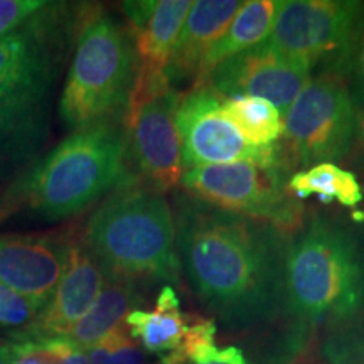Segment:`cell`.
<instances>
[{
	"mask_svg": "<svg viewBox=\"0 0 364 364\" xmlns=\"http://www.w3.org/2000/svg\"><path fill=\"white\" fill-rule=\"evenodd\" d=\"M176 250L199 302L231 331L284 312L289 236L182 193L176 198Z\"/></svg>",
	"mask_w": 364,
	"mask_h": 364,
	"instance_id": "cell-1",
	"label": "cell"
},
{
	"mask_svg": "<svg viewBox=\"0 0 364 364\" xmlns=\"http://www.w3.org/2000/svg\"><path fill=\"white\" fill-rule=\"evenodd\" d=\"M364 311V245L351 228L317 215L289 236L284 312L306 327L351 322Z\"/></svg>",
	"mask_w": 364,
	"mask_h": 364,
	"instance_id": "cell-2",
	"label": "cell"
},
{
	"mask_svg": "<svg viewBox=\"0 0 364 364\" xmlns=\"http://www.w3.org/2000/svg\"><path fill=\"white\" fill-rule=\"evenodd\" d=\"M81 236L107 279L135 284H181L176 225L164 194L127 179L81 228Z\"/></svg>",
	"mask_w": 364,
	"mask_h": 364,
	"instance_id": "cell-3",
	"label": "cell"
},
{
	"mask_svg": "<svg viewBox=\"0 0 364 364\" xmlns=\"http://www.w3.org/2000/svg\"><path fill=\"white\" fill-rule=\"evenodd\" d=\"M130 177L125 124L88 125L39 159L26 179L24 206L46 221L70 220Z\"/></svg>",
	"mask_w": 364,
	"mask_h": 364,
	"instance_id": "cell-4",
	"label": "cell"
},
{
	"mask_svg": "<svg viewBox=\"0 0 364 364\" xmlns=\"http://www.w3.org/2000/svg\"><path fill=\"white\" fill-rule=\"evenodd\" d=\"M136 73L139 54L129 26L95 4L81 27L59 100L63 124L71 132L103 122L125 124Z\"/></svg>",
	"mask_w": 364,
	"mask_h": 364,
	"instance_id": "cell-5",
	"label": "cell"
},
{
	"mask_svg": "<svg viewBox=\"0 0 364 364\" xmlns=\"http://www.w3.org/2000/svg\"><path fill=\"white\" fill-rule=\"evenodd\" d=\"M364 26V6L349 0H277L267 43L299 65H326L344 78L351 71Z\"/></svg>",
	"mask_w": 364,
	"mask_h": 364,
	"instance_id": "cell-6",
	"label": "cell"
},
{
	"mask_svg": "<svg viewBox=\"0 0 364 364\" xmlns=\"http://www.w3.org/2000/svg\"><path fill=\"white\" fill-rule=\"evenodd\" d=\"M290 169L252 162L220 164L186 171V194L223 211L252 218L294 235L304 225V204L289 191Z\"/></svg>",
	"mask_w": 364,
	"mask_h": 364,
	"instance_id": "cell-7",
	"label": "cell"
},
{
	"mask_svg": "<svg viewBox=\"0 0 364 364\" xmlns=\"http://www.w3.org/2000/svg\"><path fill=\"white\" fill-rule=\"evenodd\" d=\"M359 125L361 113L344 78L322 73L284 115L282 149L290 169L344 161L356 142Z\"/></svg>",
	"mask_w": 364,
	"mask_h": 364,
	"instance_id": "cell-8",
	"label": "cell"
},
{
	"mask_svg": "<svg viewBox=\"0 0 364 364\" xmlns=\"http://www.w3.org/2000/svg\"><path fill=\"white\" fill-rule=\"evenodd\" d=\"M91 9V2H44L31 19L0 38V78L51 100Z\"/></svg>",
	"mask_w": 364,
	"mask_h": 364,
	"instance_id": "cell-9",
	"label": "cell"
},
{
	"mask_svg": "<svg viewBox=\"0 0 364 364\" xmlns=\"http://www.w3.org/2000/svg\"><path fill=\"white\" fill-rule=\"evenodd\" d=\"M177 130L181 135L182 171L220 164L252 162L260 166H285L282 144L253 147L223 112V97L211 86H194L182 95L177 108Z\"/></svg>",
	"mask_w": 364,
	"mask_h": 364,
	"instance_id": "cell-10",
	"label": "cell"
},
{
	"mask_svg": "<svg viewBox=\"0 0 364 364\" xmlns=\"http://www.w3.org/2000/svg\"><path fill=\"white\" fill-rule=\"evenodd\" d=\"M182 95L172 88L145 103L127 127V171L145 188L167 193L182 179L177 108Z\"/></svg>",
	"mask_w": 364,
	"mask_h": 364,
	"instance_id": "cell-11",
	"label": "cell"
},
{
	"mask_svg": "<svg viewBox=\"0 0 364 364\" xmlns=\"http://www.w3.org/2000/svg\"><path fill=\"white\" fill-rule=\"evenodd\" d=\"M311 81L309 68L275 51L265 41L257 48L223 61L211 71L204 85L211 86L225 98L265 100L285 115Z\"/></svg>",
	"mask_w": 364,
	"mask_h": 364,
	"instance_id": "cell-12",
	"label": "cell"
},
{
	"mask_svg": "<svg viewBox=\"0 0 364 364\" xmlns=\"http://www.w3.org/2000/svg\"><path fill=\"white\" fill-rule=\"evenodd\" d=\"M78 231V225H70L48 233L0 236V284L48 306Z\"/></svg>",
	"mask_w": 364,
	"mask_h": 364,
	"instance_id": "cell-13",
	"label": "cell"
},
{
	"mask_svg": "<svg viewBox=\"0 0 364 364\" xmlns=\"http://www.w3.org/2000/svg\"><path fill=\"white\" fill-rule=\"evenodd\" d=\"M107 284V273L81 236V228L71 245L70 260L51 300L34 324L17 332V338H66L76 322L90 311Z\"/></svg>",
	"mask_w": 364,
	"mask_h": 364,
	"instance_id": "cell-14",
	"label": "cell"
},
{
	"mask_svg": "<svg viewBox=\"0 0 364 364\" xmlns=\"http://www.w3.org/2000/svg\"><path fill=\"white\" fill-rule=\"evenodd\" d=\"M193 4L191 0H135L122 4L127 26L134 34L140 71L166 73Z\"/></svg>",
	"mask_w": 364,
	"mask_h": 364,
	"instance_id": "cell-15",
	"label": "cell"
},
{
	"mask_svg": "<svg viewBox=\"0 0 364 364\" xmlns=\"http://www.w3.org/2000/svg\"><path fill=\"white\" fill-rule=\"evenodd\" d=\"M243 4L240 0H198L193 4L166 68L171 86L198 81L208 53L223 38Z\"/></svg>",
	"mask_w": 364,
	"mask_h": 364,
	"instance_id": "cell-16",
	"label": "cell"
},
{
	"mask_svg": "<svg viewBox=\"0 0 364 364\" xmlns=\"http://www.w3.org/2000/svg\"><path fill=\"white\" fill-rule=\"evenodd\" d=\"M125 326L145 353L164 356L181 348L188 329V316L181 312L174 287L164 285L154 311L135 309L127 316Z\"/></svg>",
	"mask_w": 364,
	"mask_h": 364,
	"instance_id": "cell-17",
	"label": "cell"
},
{
	"mask_svg": "<svg viewBox=\"0 0 364 364\" xmlns=\"http://www.w3.org/2000/svg\"><path fill=\"white\" fill-rule=\"evenodd\" d=\"M140 304L142 297H140L139 284L108 277L98 299L95 300L90 311L76 322L66 339L86 351L112 331L124 326L127 316Z\"/></svg>",
	"mask_w": 364,
	"mask_h": 364,
	"instance_id": "cell-18",
	"label": "cell"
},
{
	"mask_svg": "<svg viewBox=\"0 0 364 364\" xmlns=\"http://www.w3.org/2000/svg\"><path fill=\"white\" fill-rule=\"evenodd\" d=\"M277 2L273 0H248L243 4L223 38L213 46L204 59L201 75L193 86H203L208 76L223 61L236 54L257 48L270 38Z\"/></svg>",
	"mask_w": 364,
	"mask_h": 364,
	"instance_id": "cell-19",
	"label": "cell"
},
{
	"mask_svg": "<svg viewBox=\"0 0 364 364\" xmlns=\"http://www.w3.org/2000/svg\"><path fill=\"white\" fill-rule=\"evenodd\" d=\"M51 129L0 117V194L24 181L44 152Z\"/></svg>",
	"mask_w": 364,
	"mask_h": 364,
	"instance_id": "cell-20",
	"label": "cell"
},
{
	"mask_svg": "<svg viewBox=\"0 0 364 364\" xmlns=\"http://www.w3.org/2000/svg\"><path fill=\"white\" fill-rule=\"evenodd\" d=\"M289 191L297 199L317 196L322 203L338 201L346 208H354L364 199L363 189L353 172L341 169L338 164H318L290 176Z\"/></svg>",
	"mask_w": 364,
	"mask_h": 364,
	"instance_id": "cell-21",
	"label": "cell"
},
{
	"mask_svg": "<svg viewBox=\"0 0 364 364\" xmlns=\"http://www.w3.org/2000/svg\"><path fill=\"white\" fill-rule=\"evenodd\" d=\"M223 112L253 147H270L284 135L282 113L265 100L223 97Z\"/></svg>",
	"mask_w": 364,
	"mask_h": 364,
	"instance_id": "cell-22",
	"label": "cell"
},
{
	"mask_svg": "<svg viewBox=\"0 0 364 364\" xmlns=\"http://www.w3.org/2000/svg\"><path fill=\"white\" fill-rule=\"evenodd\" d=\"M0 117L22 125L51 129V100L0 78Z\"/></svg>",
	"mask_w": 364,
	"mask_h": 364,
	"instance_id": "cell-23",
	"label": "cell"
},
{
	"mask_svg": "<svg viewBox=\"0 0 364 364\" xmlns=\"http://www.w3.org/2000/svg\"><path fill=\"white\" fill-rule=\"evenodd\" d=\"M93 364H147V353L129 334L124 324L86 349Z\"/></svg>",
	"mask_w": 364,
	"mask_h": 364,
	"instance_id": "cell-24",
	"label": "cell"
},
{
	"mask_svg": "<svg viewBox=\"0 0 364 364\" xmlns=\"http://www.w3.org/2000/svg\"><path fill=\"white\" fill-rule=\"evenodd\" d=\"M43 311L44 306L38 300L0 284V329L7 332L6 336L26 331Z\"/></svg>",
	"mask_w": 364,
	"mask_h": 364,
	"instance_id": "cell-25",
	"label": "cell"
},
{
	"mask_svg": "<svg viewBox=\"0 0 364 364\" xmlns=\"http://www.w3.org/2000/svg\"><path fill=\"white\" fill-rule=\"evenodd\" d=\"M9 364H61V356L51 339H27L6 336Z\"/></svg>",
	"mask_w": 364,
	"mask_h": 364,
	"instance_id": "cell-26",
	"label": "cell"
},
{
	"mask_svg": "<svg viewBox=\"0 0 364 364\" xmlns=\"http://www.w3.org/2000/svg\"><path fill=\"white\" fill-rule=\"evenodd\" d=\"M43 6L44 0H0V38L21 27Z\"/></svg>",
	"mask_w": 364,
	"mask_h": 364,
	"instance_id": "cell-27",
	"label": "cell"
},
{
	"mask_svg": "<svg viewBox=\"0 0 364 364\" xmlns=\"http://www.w3.org/2000/svg\"><path fill=\"white\" fill-rule=\"evenodd\" d=\"M351 71L354 75L353 98H354V102H356L359 113L363 115L364 113V26H363L361 36H359L356 53H354Z\"/></svg>",
	"mask_w": 364,
	"mask_h": 364,
	"instance_id": "cell-28",
	"label": "cell"
},
{
	"mask_svg": "<svg viewBox=\"0 0 364 364\" xmlns=\"http://www.w3.org/2000/svg\"><path fill=\"white\" fill-rule=\"evenodd\" d=\"M26 179L0 194V225L26 204Z\"/></svg>",
	"mask_w": 364,
	"mask_h": 364,
	"instance_id": "cell-29",
	"label": "cell"
},
{
	"mask_svg": "<svg viewBox=\"0 0 364 364\" xmlns=\"http://www.w3.org/2000/svg\"><path fill=\"white\" fill-rule=\"evenodd\" d=\"M51 341L54 348L58 349L59 356H61V364H93L86 351L80 349L78 346H75L66 338H54Z\"/></svg>",
	"mask_w": 364,
	"mask_h": 364,
	"instance_id": "cell-30",
	"label": "cell"
},
{
	"mask_svg": "<svg viewBox=\"0 0 364 364\" xmlns=\"http://www.w3.org/2000/svg\"><path fill=\"white\" fill-rule=\"evenodd\" d=\"M349 332L354 343H356L358 349L361 351V354L364 356V326H353L349 329H346Z\"/></svg>",
	"mask_w": 364,
	"mask_h": 364,
	"instance_id": "cell-31",
	"label": "cell"
},
{
	"mask_svg": "<svg viewBox=\"0 0 364 364\" xmlns=\"http://www.w3.org/2000/svg\"><path fill=\"white\" fill-rule=\"evenodd\" d=\"M0 364H9V346L6 336H0Z\"/></svg>",
	"mask_w": 364,
	"mask_h": 364,
	"instance_id": "cell-32",
	"label": "cell"
}]
</instances>
